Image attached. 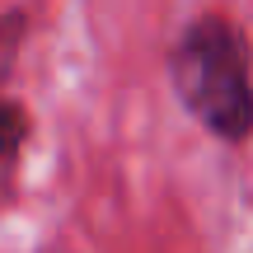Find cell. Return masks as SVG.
Instances as JSON below:
<instances>
[{
    "label": "cell",
    "mask_w": 253,
    "mask_h": 253,
    "mask_svg": "<svg viewBox=\"0 0 253 253\" xmlns=\"http://www.w3.org/2000/svg\"><path fill=\"white\" fill-rule=\"evenodd\" d=\"M169 75L183 108L211 136L244 141L253 131V56L230 14L207 9L188 19L169 52Z\"/></svg>",
    "instance_id": "6da1fadb"
},
{
    "label": "cell",
    "mask_w": 253,
    "mask_h": 253,
    "mask_svg": "<svg viewBox=\"0 0 253 253\" xmlns=\"http://www.w3.org/2000/svg\"><path fill=\"white\" fill-rule=\"evenodd\" d=\"M19 141H24V108L5 103V164L9 169L19 164Z\"/></svg>",
    "instance_id": "7a4b0ae2"
}]
</instances>
